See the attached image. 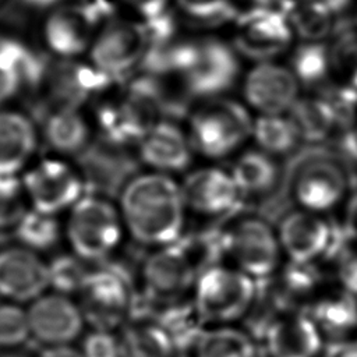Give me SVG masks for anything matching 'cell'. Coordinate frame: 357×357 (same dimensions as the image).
<instances>
[{
	"label": "cell",
	"instance_id": "obj_45",
	"mask_svg": "<svg viewBox=\"0 0 357 357\" xmlns=\"http://www.w3.org/2000/svg\"><path fill=\"white\" fill-rule=\"evenodd\" d=\"M25 4L28 6H33V7H47L52 6L54 3H59L60 0H22Z\"/></svg>",
	"mask_w": 357,
	"mask_h": 357
},
{
	"label": "cell",
	"instance_id": "obj_40",
	"mask_svg": "<svg viewBox=\"0 0 357 357\" xmlns=\"http://www.w3.org/2000/svg\"><path fill=\"white\" fill-rule=\"evenodd\" d=\"M344 205V229L349 238L357 241V191L349 194Z\"/></svg>",
	"mask_w": 357,
	"mask_h": 357
},
{
	"label": "cell",
	"instance_id": "obj_1",
	"mask_svg": "<svg viewBox=\"0 0 357 357\" xmlns=\"http://www.w3.org/2000/svg\"><path fill=\"white\" fill-rule=\"evenodd\" d=\"M117 205L126 231L142 245L165 247L184 236L187 208L174 176L146 170L131 177Z\"/></svg>",
	"mask_w": 357,
	"mask_h": 357
},
{
	"label": "cell",
	"instance_id": "obj_46",
	"mask_svg": "<svg viewBox=\"0 0 357 357\" xmlns=\"http://www.w3.org/2000/svg\"><path fill=\"white\" fill-rule=\"evenodd\" d=\"M254 357H269V356L266 354L265 349H264L262 346H259V347H258V350H257V353L254 354Z\"/></svg>",
	"mask_w": 357,
	"mask_h": 357
},
{
	"label": "cell",
	"instance_id": "obj_41",
	"mask_svg": "<svg viewBox=\"0 0 357 357\" xmlns=\"http://www.w3.org/2000/svg\"><path fill=\"white\" fill-rule=\"evenodd\" d=\"M137 11H139L146 20L159 17L166 13L167 0H126Z\"/></svg>",
	"mask_w": 357,
	"mask_h": 357
},
{
	"label": "cell",
	"instance_id": "obj_25",
	"mask_svg": "<svg viewBox=\"0 0 357 357\" xmlns=\"http://www.w3.org/2000/svg\"><path fill=\"white\" fill-rule=\"evenodd\" d=\"M230 173L244 198H262L276 190L282 167L278 158L255 146L238 153Z\"/></svg>",
	"mask_w": 357,
	"mask_h": 357
},
{
	"label": "cell",
	"instance_id": "obj_19",
	"mask_svg": "<svg viewBox=\"0 0 357 357\" xmlns=\"http://www.w3.org/2000/svg\"><path fill=\"white\" fill-rule=\"evenodd\" d=\"M269 357H318L324 335L305 311L273 317L262 329V344Z\"/></svg>",
	"mask_w": 357,
	"mask_h": 357
},
{
	"label": "cell",
	"instance_id": "obj_9",
	"mask_svg": "<svg viewBox=\"0 0 357 357\" xmlns=\"http://www.w3.org/2000/svg\"><path fill=\"white\" fill-rule=\"evenodd\" d=\"M78 297L85 319L99 329L113 331L121 326L132 307V290L127 276L107 266L89 269Z\"/></svg>",
	"mask_w": 357,
	"mask_h": 357
},
{
	"label": "cell",
	"instance_id": "obj_36",
	"mask_svg": "<svg viewBox=\"0 0 357 357\" xmlns=\"http://www.w3.org/2000/svg\"><path fill=\"white\" fill-rule=\"evenodd\" d=\"M177 3L185 15L202 25L236 18L230 0H177Z\"/></svg>",
	"mask_w": 357,
	"mask_h": 357
},
{
	"label": "cell",
	"instance_id": "obj_29",
	"mask_svg": "<svg viewBox=\"0 0 357 357\" xmlns=\"http://www.w3.org/2000/svg\"><path fill=\"white\" fill-rule=\"evenodd\" d=\"M259 344L231 325L205 328L194 344V357H254Z\"/></svg>",
	"mask_w": 357,
	"mask_h": 357
},
{
	"label": "cell",
	"instance_id": "obj_5",
	"mask_svg": "<svg viewBox=\"0 0 357 357\" xmlns=\"http://www.w3.org/2000/svg\"><path fill=\"white\" fill-rule=\"evenodd\" d=\"M191 294L192 305L205 326L231 325L254 305L257 280L229 264L219 262L199 273Z\"/></svg>",
	"mask_w": 357,
	"mask_h": 357
},
{
	"label": "cell",
	"instance_id": "obj_31",
	"mask_svg": "<svg viewBox=\"0 0 357 357\" xmlns=\"http://www.w3.org/2000/svg\"><path fill=\"white\" fill-rule=\"evenodd\" d=\"M89 269L88 262L73 252L54 255L47 261L49 290L70 297L78 296Z\"/></svg>",
	"mask_w": 357,
	"mask_h": 357
},
{
	"label": "cell",
	"instance_id": "obj_11",
	"mask_svg": "<svg viewBox=\"0 0 357 357\" xmlns=\"http://www.w3.org/2000/svg\"><path fill=\"white\" fill-rule=\"evenodd\" d=\"M180 185L187 212L202 218L229 216L244 199L230 170L213 165L188 170Z\"/></svg>",
	"mask_w": 357,
	"mask_h": 357
},
{
	"label": "cell",
	"instance_id": "obj_42",
	"mask_svg": "<svg viewBox=\"0 0 357 357\" xmlns=\"http://www.w3.org/2000/svg\"><path fill=\"white\" fill-rule=\"evenodd\" d=\"M39 357H84L81 350L71 344L61 346H47L39 354Z\"/></svg>",
	"mask_w": 357,
	"mask_h": 357
},
{
	"label": "cell",
	"instance_id": "obj_20",
	"mask_svg": "<svg viewBox=\"0 0 357 357\" xmlns=\"http://www.w3.org/2000/svg\"><path fill=\"white\" fill-rule=\"evenodd\" d=\"M103 20L86 1L56 8L43 25V38L50 52L61 59L82 53L89 45L95 25Z\"/></svg>",
	"mask_w": 357,
	"mask_h": 357
},
{
	"label": "cell",
	"instance_id": "obj_47",
	"mask_svg": "<svg viewBox=\"0 0 357 357\" xmlns=\"http://www.w3.org/2000/svg\"><path fill=\"white\" fill-rule=\"evenodd\" d=\"M3 3H4V0H0V6H1V4H3Z\"/></svg>",
	"mask_w": 357,
	"mask_h": 357
},
{
	"label": "cell",
	"instance_id": "obj_48",
	"mask_svg": "<svg viewBox=\"0 0 357 357\" xmlns=\"http://www.w3.org/2000/svg\"><path fill=\"white\" fill-rule=\"evenodd\" d=\"M7 357H15V356H7Z\"/></svg>",
	"mask_w": 357,
	"mask_h": 357
},
{
	"label": "cell",
	"instance_id": "obj_24",
	"mask_svg": "<svg viewBox=\"0 0 357 357\" xmlns=\"http://www.w3.org/2000/svg\"><path fill=\"white\" fill-rule=\"evenodd\" d=\"M307 314L317 324L324 337L350 339L357 331V297L344 289L321 290L308 305Z\"/></svg>",
	"mask_w": 357,
	"mask_h": 357
},
{
	"label": "cell",
	"instance_id": "obj_7",
	"mask_svg": "<svg viewBox=\"0 0 357 357\" xmlns=\"http://www.w3.org/2000/svg\"><path fill=\"white\" fill-rule=\"evenodd\" d=\"M21 181L29 208L56 216L68 212L86 194L82 170L59 155L33 160L21 173Z\"/></svg>",
	"mask_w": 357,
	"mask_h": 357
},
{
	"label": "cell",
	"instance_id": "obj_34",
	"mask_svg": "<svg viewBox=\"0 0 357 357\" xmlns=\"http://www.w3.org/2000/svg\"><path fill=\"white\" fill-rule=\"evenodd\" d=\"M291 66V71L297 77L298 82L315 85L326 77L331 68L329 52L322 45H303L294 52Z\"/></svg>",
	"mask_w": 357,
	"mask_h": 357
},
{
	"label": "cell",
	"instance_id": "obj_17",
	"mask_svg": "<svg viewBox=\"0 0 357 357\" xmlns=\"http://www.w3.org/2000/svg\"><path fill=\"white\" fill-rule=\"evenodd\" d=\"M137 149L148 170L169 176L187 173L195 153L187 130L166 119H159L146 130Z\"/></svg>",
	"mask_w": 357,
	"mask_h": 357
},
{
	"label": "cell",
	"instance_id": "obj_33",
	"mask_svg": "<svg viewBox=\"0 0 357 357\" xmlns=\"http://www.w3.org/2000/svg\"><path fill=\"white\" fill-rule=\"evenodd\" d=\"M28 209L21 176L0 174V231L13 230Z\"/></svg>",
	"mask_w": 357,
	"mask_h": 357
},
{
	"label": "cell",
	"instance_id": "obj_2",
	"mask_svg": "<svg viewBox=\"0 0 357 357\" xmlns=\"http://www.w3.org/2000/svg\"><path fill=\"white\" fill-rule=\"evenodd\" d=\"M212 245L205 240L184 236L169 245L153 248L144 259L139 280L146 298L159 305L183 300L202 271L215 265L211 258Z\"/></svg>",
	"mask_w": 357,
	"mask_h": 357
},
{
	"label": "cell",
	"instance_id": "obj_32",
	"mask_svg": "<svg viewBox=\"0 0 357 357\" xmlns=\"http://www.w3.org/2000/svg\"><path fill=\"white\" fill-rule=\"evenodd\" d=\"M291 24L305 40H319L332 29V13L318 1L305 0L291 10Z\"/></svg>",
	"mask_w": 357,
	"mask_h": 357
},
{
	"label": "cell",
	"instance_id": "obj_4",
	"mask_svg": "<svg viewBox=\"0 0 357 357\" xmlns=\"http://www.w3.org/2000/svg\"><path fill=\"white\" fill-rule=\"evenodd\" d=\"M63 226L70 251L88 264L109 258L126 231L119 205L89 192L67 212Z\"/></svg>",
	"mask_w": 357,
	"mask_h": 357
},
{
	"label": "cell",
	"instance_id": "obj_12",
	"mask_svg": "<svg viewBox=\"0 0 357 357\" xmlns=\"http://www.w3.org/2000/svg\"><path fill=\"white\" fill-rule=\"evenodd\" d=\"M31 337L47 346L71 344L85 328L84 311L73 297L47 290L26 307Z\"/></svg>",
	"mask_w": 357,
	"mask_h": 357
},
{
	"label": "cell",
	"instance_id": "obj_27",
	"mask_svg": "<svg viewBox=\"0 0 357 357\" xmlns=\"http://www.w3.org/2000/svg\"><path fill=\"white\" fill-rule=\"evenodd\" d=\"M289 114L294 120L301 139L310 142L328 139L340 124L336 105L324 96H300Z\"/></svg>",
	"mask_w": 357,
	"mask_h": 357
},
{
	"label": "cell",
	"instance_id": "obj_39",
	"mask_svg": "<svg viewBox=\"0 0 357 357\" xmlns=\"http://www.w3.org/2000/svg\"><path fill=\"white\" fill-rule=\"evenodd\" d=\"M322 357H357V339L332 340L324 347Z\"/></svg>",
	"mask_w": 357,
	"mask_h": 357
},
{
	"label": "cell",
	"instance_id": "obj_3",
	"mask_svg": "<svg viewBox=\"0 0 357 357\" xmlns=\"http://www.w3.org/2000/svg\"><path fill=\"white\" fill-rule=\"evenodd\" d=\"M252 123L247 105L216 96L204 99L191 112L185 130L195 153L220 160L237 153L251 139Z\"/></svg>",
	"mask_w": 357,
	"mask_h": 357
},
{
	"label": "cell",
	"instance_id": "obj_23",
	"mask_svg": "<svg viewBox=\"0 0 357 357\" xmlns=\"http://www.w3.org/2000/svg\"><path fill=\"white\" fill-rule=\"evenodd\" d=\"M42 138L53 155L77 156L91 142L92 124L79 107H52L43 121Z\"/></svg>",
	"mask_w": 357,
	"mask_h": 357
},
{
	"label": "cell",
	"instance_id": "obj_44",
	"mask_svg": "<svg viewBox=\"0 0 357 357\" xmlns=\"http://www.w3.org/2000/svg\"><path fill=\"white\" fill-rule=\"evenodd\" d=\"M304 0H273L276 7L280 8L282 11H291L296 6H298Z\"/></svg>",
	"mask_w": 357,
	"mask_h": 357
},
{
	"label": "cell",
	"instance_id": "obj_26",
	"mask_svg": "<svg viewBox=\"0 0 357 357\" xmlns=\"http://www.w3.org/2000/svg\"><path fill=\"white\" fill-rule=\"evenodd\" d=\"M120 357H178L167 331L153 318H131L117 335Z\"/></svg>",
	"mask_w": 357,
	"mask_h": 357
},
{
	"label": "cell",
	"instance_id": "obj_30",
	"mask_svg": "<svg viewBox=\"0 0 357 357\" xmlns=\"http://www.w3.org/2000/svg\"><path fill=\"white\" fill-rule=\"evenodd\" d=\"M17 244L43 255L53 251L64 238V226L59 216L29 208L13 229Z\"/></svg>",
	"mask_w": 357,
	"mask_h": 357
},
{
	"label": "cell",
	"instance_id": "obj_18",
	"mask_svg": "<svg viewBox=\"0 0 357 357\" xmlns=\"http://www.w3.org/2000/svg\"><path fill=\"white\" fill-rule=\"evenodd\" d=\"M243 96L258 114H284L300 98V82L290 68L261 63L245 75Z\"/></svg>",
	"mask_w": 357,
	"mask_h": 357
},
{
	"label": "cell",
	"instance_id": "obj_35",
	"mask_svg": "<svg viewBox=\"0 0 357 357\" xmlns=\"http://www.w3.org/2000/svg\"><path fill=\"white\" fill-rule=\"evenodd\" d=\"M31 337L26 308L13 301L0 303V349H15Z\"/></svg>",
	"mask_w": 357,
	"mask_h": 357
},
{
	"label": "cell",
	"instance_id": "obj_6",
	"mask_svg": "<svg viewBox=\"0 0 357 357\" xmlns=\"http://www.w3.org/2000/svg\"><path fill=\"white\" fill-rule=\"evenodd\" d=\"M222 255L229 265L252 279L273 276L282 264L283 251L278 230L262 216L240 215L219 231Z\"/></svg>",
	"mask_w": 357,
	"mask_h": 357
},
{
	"label": "cell",
	"instance_id": "obj_10",
	"mask_svg": "<svg viewBox=\"0 0 357 357\" xmlns=\"http://www.w3.org/2000/svg\"><path fill=\"white\" fill-rule=\"evenodd\" d=\"M278 230L280 247L287 261L317 265L336 250V233L322 213L297 208L280 220Z\"/></svg>",
	"mask_w": 357,
	"mask_h": 357
},
{
	"label": "cell",
	"instance_id": "obj_15",
	"mask_svg": "<svg viewBox=\"0 0 357 357\" xmlns=\"http://www.w3.org/2000/svg\"><path fill=\"white\" fill-rule=\"evenodd\" d=\"M148 47L145 25L113 21L106 25L91 47L92 66L117 78L141 63Z\"/></svg>",
	"mask_w": 357,
	"mask_h": 357
},
{
	"label": "cell",
	"instance_id": "obj_43",
	"mask_svg": "<svg viewBox=\"0 0 357 357\" xmlns=\"http://www.w3.org/2000/svg\"><path fill=\"white\" fill-rule=\"evenodd\" d=\"M314 1L321 3V4L325 6L331 13H339V11L344 10V8L351 3V0H314Z\"/></svg>",
	"mask_w": 357,
	"mask_h": 357
},
{
	"label": "cell",
	"instance_id": "obj_13",
	"mask_svg": "<svg viewBox=\"0 0 357 357\" xmlns=\"http://www.w3.org/2000/svg\"><path fill=\"white\" fill-rule=\"evenodd\" d=\"M114 79L92 64L71 59L47 63L39 92L45 93L49 109L79 107L98 93H102Z\"/></svg>",
	"mask_w": 357,
	"mask_h": 357
},
{
	"label": "cell",
	"instance_id": "obj_37",
	"mask_svg": "<svg viewBox=\"0 0 357 357\" xmlns=\"http://www.w3.org/2000/svg\"><path fill=\"white\" fill-rule=\"evenodd\" d=\"M335 275L339 286L357 297V241L350 240L336 250Z\"/></svg>",
	"mask_w": 357,
	"mask_h": 357
},
{
	"label": "cell",
	"instance_id": "obj_8",
	"mask_svg": "<svg viewBox=\"0 0 357 357\" xmlns=\"http://www.w3.org/2000/svg\"><path fill=\"white\" fill-rule=\"evenodd\" d=\"M290 194L298 208L325 215L346 202L350 194L349 172L337 158L308 156L293 170Z\"/></svg>",
	"mask_w": 357,
	"mask_h": 357
},
{
	"label": "cell",
	"instance_id": "obj_14",
	"mask_svg": "<svg viewBox=\"0 0 357 357\" xmlns=\"http://www.w3.org/2000/svg\"><path fill=\"white\" fill-rule=\"evenodd\" d=\"M238 73L240 64L234 52L219 40L206 39L199 40L197 59L181 79L187 93L211 99L231 89Z\"/></svg>",
	"mask_w": 357,
	"mask_h": 357
},
{
	"label": "cell",
	"instance_id": "obj_28",
	"mask_svg": "<svg viewBox=\"0 0 357 357\" xmlns=\"http://www.w3.org/2000/svg\"><path fill=\"white\" fill-rule=\"evenodd\" d=\"M251 139L255 146L275 158L291 153L303 141L289 113L258 114L254 117Z\"/></svg>",
	"mask_w": 357,
	"mask_h": 357
},
{
	"label": "cell",
	"instance_id": "obj_38",
	"mask_svg": "<svg viewBox=\"0 0 357 357\" xmlns=\"http://www.w3.org/2000/svg\"><path fill=\"white\" fill-rule=\"evenodd\" d=\"M81 353L84 357H120L119 337L113 331L92 328L82 339Z\"/></svg>",
	"mask_w": 357,
	"mask_h": 357
},
{
	"label": "cell",
	"instance_id": "obj_16",
	"mask_svg": "<svg viewBox=\"0 0 357 357\" xmlns=\"http://www.w3.org/2000/svg\"><path fill=\"white\" fill-rule=\"evenodd\" d=\"M49 290L47 261L20 244L0 248V297L31 303Z\"/></svg>",
	"mask_w": 357,
	"mask_h": 357
},
{
	"label": "cell",
	"instance_id": "obj_22",
	"mask_svg": "<svg viewBox=\"0 0 357 357\" xmlns=\"http://www.w3.org/2000/svg\"><path fill=\"white\" fill-rule=\"evenodd\" d=\"M39 132L21 110L0 107V174L21 176L33 162Z\"/></svg>",
	"mask_w": 357,
	"mask_h": 357
},
{
	"label": "cell",
	"instance_id": "obj_21",
	"mask_svg": "<svg viewBox=\"0 0 357 357\" xmlns=\"http://www.w3.org/2000/svg\"><path fill=\"white\" fill-rule=\"evenodd\" d=\"M237 22L236 49L250 59H271L283 52L291 39L283 13L276 10H257L237 18Z\"/></svg>",
	"mask_w": 357,
	"mask_h": 357
}]
</instances>
